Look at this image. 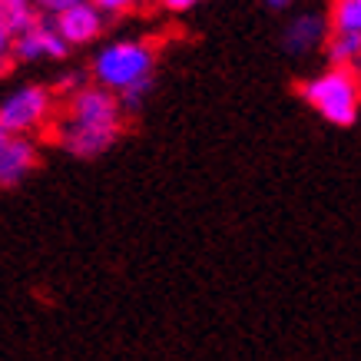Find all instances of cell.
I'll return each mask as SVG.
<instances>
[{
    "label": "cell",
    "instance_id": "cell-9",
    "mask_svg": "<svg viewBox=\"0 0 361 361\" xmlns=\"http://www.w3.org/2000/svg\"><path fill=\"white\" fill-rule=\"evenodd\" d=\"M37 23H40V13L33 11V4H27V0H0V27L11 40L33 30Z\"/></svg>",
    "mask_w": 361,
    "mask_h": 361
},
{
    "label": "cell",
    "instance_id": "cell-18",
    "mask_svg": "<svg viewBox=\"0 0 361 361\" xmlns=\"http://www.w3.org/2000/svg\"><path fill=\"white\" fill-rule=\"evenodd\" d=\"M4 136H7V133H4V130H0V142H4Z\"/></svg>",
    "mask_w": 361,
    "mask_h": 361
},
{
    "label": "cell",
    "instance_id": "cell-16",
    "mask_svg": "<svg viewBox=\"0 0 361 361\" xmlns=\"http://www.w3.org/2000/svg\"><path fill=\"white\" fill-rule=\"evenodd\" d=\"M7 60H11V37L0 27V70H7Z\"/></svg>",
    "mask_w": 361,
    "mask_h": 361
},
{
    "label": "cell",
    "instance_id": "cell-15",
    "mask_svg": "<svg viewBox=\"0 0 361 361\" xmlns=\"http://www.w3.org/2000/svg\"><path fill=\"white\" fill-rule=\"evenodd\" d=\"M56 90H60V93H73V90H77L80 93V73H66V77H60L56 80Z\"/></svg>",
    "mask_w": 361,
    "mask_h": 361
},
{
    "label": "cell",
    "instance_id": "cell-12",
    "mask_svg": "<svg viewBox=\"0 0 361 361\" xmlns=\"http://www.w3.org/2000/svg\"><path fill=\"white\" fill-rule=\"evenodd\" d=\"M331 33H361V0H338L329 13Z\"/></svg>",
    "mask_w": 361,
    "mask_h": 361
},
{
    "label": "cell",
    "instance_id": "cell-7",
    "mask_svg": "<svg viewBox=\"0 0 361 361\" xmlns=\"http://www.w3.org/2000/svg\"><path fill=\"white\" fill-rule=\"evenodd\" d=\"M70 47L60 40V33L50 27L47 20H40L33 30H27L23 37L11 40V54L17 60H40V56H50V60H63Z\"/></svg>",
    "mask_w": 361,
    "mask_h": 361
},
{
    "label": "cell",
    "instance_id": "cell-14",
    "mask_svg": "<svg viewBox=\"0 0 361 361\" xmlns=\"http://www.w3.org/2000/svg\"><path fill=\"white\" fill-rule=\"evenodd\" d=\"M93 7L99 11V17H106V13H123L130 4H126V0H99V4H93Z\"/></svg>",
    "mask_w": 361,
    "mask_h": 361
},
{
    "label": "cell",
    "instance_id": "cell-10",
    "mask_svg": "<svg viewBox=\"0 0 361 361\" xmlns=\"http://www.w3.org/2000/svg\"><path fill=\"white\" fill-rule=\"evenodd\" d=\"M322 33H325V20L315 13H305V17L292 20V27L285 30V47L295 50V54H305L322 40Z\"/></svg>",
    "mask_w": 361,
    "mask_h": 361
},
{
    "label": "cell",
    "instance_id": "cell-8",
    "mask_svg": "<svg viewBox=\"0 0 361 361\" xmlns=\"http://www.w3.org/2000/svg\"><path fill=\"white\" fill-rule=\"evenodd\" d=\"M120 133L123 130H93V126H73V123H66L63 130H60V146H63L70 156L93 159V156L106 153Z\"/></svg>",
    "mask_w": 361,
    "mask_h": 361
},
{
    "label": "cell",
    "instance_id": "cell-4",
    "mask_svg": "<svg viewBox=\"0 0 361 361\" xmlns=\"http://www.w3.org/2000/svg\"><path fill=\"white\" fill-rule=\"evenodd\" d=\"M44 11L54 13L50 27L60 33V40H63L66 47L90 44V40L99 37V30H103V17H99V11L93 4H87V0H47Z\"/></svg>",
    "mask_w": 361,
    "mask_h": 361
},
{
    "label": "cell",
    "instance_id": "cell-1",
    "mask_svg": "<svg viewBox=\"0 0 361 361\" xmlns=\"http://www.w3.org/2000/svg\"><path fill=\"white\" fill-rule=\"evenodd\" d=\"M302 97L312 103V110H318L329 123L351 126L358 120V110H361V80L355 77V70L331 66L325 73H318L315 80H308L302 87Z\"/></svg>",
    "mask_w": 361,
    "mask_h": 361
},
{
    "label": "cell",
    "instance_id": "cell-2",
    "mask_svg": "<svg viewBox=\"0 0 361 361\" xmlns=\"http://www.w3.org/2000/svg\"><path fill=\"white\" fill-rule=\"evenodd\" d=\"M93 73L110 93L136 87L142 80H153V47L142 40H116L97 54Z\"/></svg>",
    "mask_w": 361,
    "mask_h": 361
},
{
    "label": "cell",
    "instance_id": "cell-13",
    "mask_svg": "<svg viewBox=\"0 0 361 361\" xmlns=\"http://www.w3.org/2000/svg\"><path fill=\"white\" fill-rule=\"evenodd\" d=\"M149 87H153V80H142V83L120 90V93H113V97L120 103V110H140V103H142V97L149 93Z\"/></svg>",
    "mask_w": 361,
    "mask_h": 361
},
{
    "label": "cell",
    "instance_id": "cell-17",
    "mask_svg": "<svg viewBox=\"0 0 361 361\" xmlns=\"http://www.w3.org/2000/svg\"><path fill=\"white\" fill-rule=\"evenodd\" d=\"M169 11H192V0H169Z\"/></svg>",
    "mask_w": 361,
    "mask_h": 361
},
{
    "label": "cell",
    "instance_id": "cell-3",
    "mask_svg": "<svg viewBox=\"0 0 361 361\" xmlns=\"http://www.w3.org/2000/svg\"><path fill=\"white\" fill-rule=\"evenodd\" d=\"M50 90L47 87H23L0 103V130L7 136H23V133L37 130L40 123L50 116Z\"/></svg>",
    "mask_w": 361,
    "mask_h": 361
},
{
    "label": "cell",
    "instance_id": "cell-6",
    "mask_svg": "<svg viewBox=\"0 0 361 361\" xmlns=\"http://www.w3.org/2000/svg\"><path fill=\"white\" fill-rule=\"evenodd\" d=\"M33 169H37V146L27 136H4V142H0V186H17Z\"/></svg>",
    "mask_w": 361,
    "mask_h": 361
},
{
    "label": "cell",
    "instance_id": "cell-11",
    "mask_svg": "<svg viewBox=\"0 0 361 361\" xmlns=\"http://www.w3.org/2000/svg\"><path fill=\"white\" fill-rule=\"evenodd\" d=\"M329 60L341 70H351L355 63H361V33H331Z\"/></svg>",
    "mask_w": 361,
    "mask_h": 361
},
{
    "label": "cell",
    "instance_id": "cell-5",
    "mask_svg": "<svg viewBox=\"0 0 361 361\" xmlns=\"http://www.w3.org/2000/svg\"><path fill=\"white\" fill-rule=\"evenodd\" d=\"M70 123L93 130H123V110L110 90H80L70 103Z\"/></svg>",
    "mask_w": 361,
    "mask_h": 361
}]
</instances>
